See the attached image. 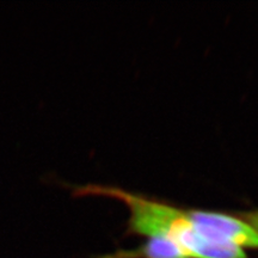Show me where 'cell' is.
<instances>
[{
  "label": "cell",
  "mask_w": 258,
  "mask_h": 258,
  "mask_svg": "<svg viewBox=\"0 0 258 258\" xmlns=\"http://www.w3.org/2000/svg\"><path fill=\"white\" fill-rule=\"evenodd\" d=\"M72 191L76 196H105L121 201L129 211V233L172 241L189 258H247L246 251L228 240L225 213L176 207L114 185H74Z\"/></svg>",
  "instance_id": "6da1fadb"
},
{
  "label": "cell",
  "mask_w": 258,
  "mask_h": 258,
  "mask_svg": "<svg viewBox=\"0 0 258 258\" xmlns=\"http://www.w3.org/2000/svg\"><path fill=\"white\" fill-rule=\"evenodd\" d=\"M104 258H189L178 245L161 238H150L134 250H120Z\"/></svg>",
  "instance_id": "7a4b0ae2"
},
{
  "label": "cell",
  "mask_w": 258,
  "mask_h": 258,
  "mask_svg": "<svg viewBox=\"0 0 258 258\" xmlns=\"http://www.w3.org/2000/svg\"><path fill=\"white\" fill-rule=\"evenodd\" d=\"M238 215H239L240 218H243L244 220H246L249 224L252 226L258 232V209L256 211H249V212H240V213H237Z\"/></svg>",
  "instance_id": "3957f363"
}]
</instances>
